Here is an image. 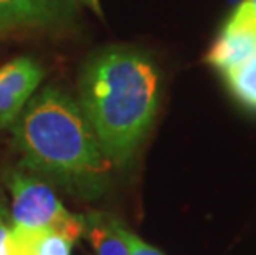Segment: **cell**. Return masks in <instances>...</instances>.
I'll return each mask as SVG.
<instances>
[{
  "label": "cell",
  "instance_id": "cell-2",
  "mask_svg": "<svg viewBox=\"0 0 256 255\" xmlns=\"http://www.w3.org/2000/svg\"><path fill=\"white\" fill-rule=\"evenodd\" d=\"M80 106L112 166H126L152 126L160 75L150 55L128 45L92 53L80 75Z\"/></svg>",
  "mask_w": 256,
  "mask_h": 255
},
{
  "label": "cell",
  "instance_id": "cell-8",
  "mask_svg": "<svg viewBox=\"0 0 256 255\" xmlns=\"http://www.w3.org/2000/svg\"><path fill=\"white\" fill-rule=\"evenodd\" d=\"M83 235L90 240L96 255H129L126 242L118 230V217L111 214H84Z\"/></svg>",
  "mask_w": 256,
  "mask_h": 255
},
{
  "label": "cell",
  "instance_id": "cell-11",
  "mask_svg": "<svg viewBox=\"0 0 256 255\" xmlns=\"http://www.w3.org/2000/svg\"><path fill=\"white\" fill-rule=\"evenodd\" d=\"M8 234L10 225L5 219L2 202H0V255H8Z\"/></svg>",
  "mask_w": 256,
  "mask_h": 255
},
{
  "label": "cell",
  "instance_id": "cell-3",
  "mask_svg": "<svg viewBox=\"0 0 256 255\" xmlns=\"http://www.w3.org/2000/svg\"><path fill=\"white\" fill-rule=\"evenodd\" d=\"M4 184L12 196V227L52 229L73 242L83 235V215L70 212L43 177L22 167H8L4 171Z\"/></svg>",
  "mask_w": 256,
  "mask_h": 255
},
{
  "label": "cell",
  "instance_id": "cell-12",
  "mask_svg": "<svg viewBox=\"0 0 256 255\" xmlns=\"http://www.w3.org/2000/svg\"><path fill=\"white\" fill-rule=\"evenodd\" d=\"M80 2H83L86 7H88L91 12H94L96 15H102V9H101V4L100 0H80Z\"/></svg>",
  "mask_w": 256,
  "mask_h": 255
},
{
  "label": "cell",
  "instance_id": "cell-1",
  "mask_svg": "<svg viewBox=\"0 0 256 255\" xmlns=\"http://www.w3.org/2000/svg\"><path fill=\"white\" fill-rule=\"evenodd\" d=\"M20 167L81 199L102 196L112 164L80 103L56 86L34 95L12 124Z\"/></svg>",
  "mask_w": 256,
  "mask_h": 255
},
{
  "label": "cell",
  "instance_id": "cell-7",
  "mask_svg": "<svg viewBox=\"0 0 256 255\" xmlns=\"http://www.w3.org/2000/svg\"><path fill=\"white\" fill-rule=\"evenodd\" d=\"M256 53V34L222 29L220 35L206 52L205 62L220 72L235 67Z\"/></svg>",
  "mask_w": 256,
  "mask_h": 255
},
{
  "label": "cell",
  "instance_id": "cell-13",
  "mask_svg": "<svg viewBox=\"0 0 256 255\" xmlns=\"http://www.w3.org/2000/svg\"><path fill=\"white\" fill-rule=\"evenodd\" d=\"M250 2H252V4L254 5V7H256V0H250Z\"/></svg>",
  "mask_w": 256,
  "mask_h": 255
},
{
  "label": "cell",
  "instance_id": "cell-5",
  "mask_svg": "<svg viewBox=\"0 0 256 255\" xmlns=\"http://www.w3.org/2000/svg\"><path fill=\"white\" fill-rule=\"evenodd\" d=\"M43 77L45 70L32 57L14 58L0 67V129L15 123Z\"/></svg>",
  "mask_w": 256,
  "mask_h": 255
},
{
  "label": "cell",
  "instance_id": "cell-10",
  "mask_svg": "<svg viewBox=\"0 0 256 255\" xmlns=\"http://www.w3.org/2000/svg\"><path fill=\"white\" fill-rule=\"evenodd\" d=\"M118 230H119V234H121V237L124 238V242H126L129 255H164L160 250H157V248L149 245V243L140 240V238L136 235L134 232H130L119 219H118Z\"/></svg>",
  "mask_w": 256,
  "mask_h": 255
},
{
  "label": "cell",
  "instance_id": "cell-4",
  "mask_svg": "<svg viewBox=\"0 0 256 255\" xmlns=\"http://www.w3.org/2000/svg\"><path fill=\"white\" fill-rule=\"evenodd\" d=\"M80 0H0V32L62 30L74 25Z\"/></svg>",
  "mask_w": 256,
  "mask_h": 255
},
{
  "label": "cell",
  "instance_id": "cell-9",
  "mask_svg": "<svg viewBox=\"0 0 256 255\" xmlns=\"http://www.w3.org/2000/svg\"><path fill=\"white\" fill-rule=\"evenodd\" d=\"M222 73L232 95L243 106L256 111V53Z\"/></svg>",
  "mask_w": 256,
  "mask_h": 255
},
{
  "label": "cell",
  "instance_id": "cell-6",
  "mask_svg": "<svg viewBox=\"0 0 256 255\" xmlns=\"http://www.w3.org/2000/svg\"><path fill=\"white\" fill-rule=\"evenodd\" d=\"M73 240L52 229L10 225L8 255H72Z\"/></svg>",
  "mask_w": 256,
  "mask_h": 255
}]
</instances>
